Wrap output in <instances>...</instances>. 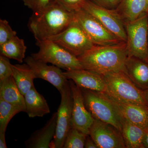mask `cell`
Masks as SVG:
<instances>
[{"instance_id":"1","label":"cell","mask_w":148,"mask_h":148,"mask_svg":"<svg viewBox=\"0 0 148 148\" xmlns=\"http://www.w3.org/2000/svg\"><path fill=\"white\" fill-rule=\"evenodd\" d=\"M74 20V12L51 1L42 10L33 12L28 26L36 42L40 41L58 34Z\"/></svg>"},{"instance_id":"2","label":"cell","mask_w":148,"mask_h":148,"mask_svg":"<svg viewBox=\"0 0 148 148\" xmlns=\"http://www.w3.org/2000/svg\"><path fill=\"white\" fill-rule=\"evenodd\" d=\"M128 56L126 43L95 45L77 58L84 69L101 75L125 71Z\"/></svg>"},{"instance_id":"3","label":"cell","mask_w":148,"mask_h":148,"mask_svg":"<svg viewBox=\"0 0 148 148\" xmlns=\"http://www.w3.org/2000/svg\"><path fill=\"white\" fill-rule=\"evenodd\" d=\"M80 88L86 107L95 119L112 125L121 132L124 119L106 94Z\"/></svg>"},{"instance_id":"4","label":"cell","mask_w":148,"mask_h":148,"mask_svg":"<svg viewBox=\"0 0 148 148\" xmlns=\"http://www.w3.org/2000/svg\"><path fill=\"white\" fill-rule=\"evenodd\" d=\"M103 75L108 87L106 92L123 102L148 107L144 90L137 87L124 72Z\"/></svg>"},{"instance_id":"5","label":"cell","mask_w":148,"mask_h":148,"mask_svg":"<svg viewBox=\"0 0 148 148\" xmlns=\"http://www.w3.org/2000/svg\"><path fill=\"white\" fill-rule=\"evenodd\" d=\"M39 47L37 53L31 56L36 60L51 63L66 71L84 69L77 56L67 51L53 41L49 39L36 42Z\"/></svg>"},{"instance_id":"6","label":"cell","mask_w":148,"mask_h":148,"mask_svg":"<svg viewBox=\"0 0 148 148\" xmlns=\"http://www.w3.org/2000/svg\"><path fill=\"white\" fill-rule=\"evenodd\" d=\"M124 25L128 56L137 57L147 62L148 13L134 21L125 22Z\"/></svg>"},{"instance_id":"7","label":"cell","mask_w":148,"mask_h":148,"mask_svg":"<svg viewBox=\"0 0 148 148\" xmlns=\"http://www.w3.org/2000/svg\"><path fill=\"white\" fill-rule=\"evenodd\" d=\"M74 14L75 20L95 45H110L123 42L84 9L75 11Z\"/></svg>"},{"instance_id":"8","label":"cell","mask_w":148,"mask_h":148,"mask_svg":"<svg viewBox=\"0 0 148 148\" xmlns=\"http://www.w3.org/2000/svg\"><path fill=\"white\" fill-rule=\"evenodd\" d=\"M49 39L77 57L95 45L75 20L64 31Z\"/></svg>"},{"instance_id":"9","label":"cell","mask_w":148,"mask_h":148,"mask_svg":"<svg viewBox=\"0 0 148 148\" xmlns=\"http://www.w3.org/2000/svg\"><path fill=\"white\" fill-rule=\"evenodd\" d=\"M59 92L61 101L57 110L56 131L51 143V148H63L66 136L71 126L73 98L69 81Z\"/></svg>"},{"instance_id":"10","label":"cell","mask_w":148,"mask_h":148,"mask_svg":"<svg viewBox=\"0 0 148 148\" xmlns=\"http://www.w3.org/2000/svg\"><path fill=\"white\" fill-rule=\"evenodd\" d=\"M94 16L108 30L121 41L126 42L127 35L124 23L115 10H110L86 0L82 8Z\"/></svg>"},{"instance_id":"11","label":"cell","mask_w":148,"mask_h":148,"mask_svg":"<svg viewBox=\"0 0 148 148\" xmlns=\"http://www.w3.org/2000/svg\"><path fill=\"white\" fill-rule=\"evenodd\" d=\"M89 135L98 148H126L121 131L113 125L95 119Z\"/></svg>"},{"instance_id":"12","label":"cell","mask_w":148,"mask_h":148,"mask_svg":"<svg viewBox=\"0 0 148 148\" xmlns=\"http://www.w3.org/2000/svg\"><path fill=\"white\" fill-rule=\"evenodd\" d=\"M69 81L73 98L71 126L89 135V130L95 119L86 107L80 88L71 80Z\"/></svg>"},{"instance_id":"13","label":"cell","mask_w":148,"mask_h":148,"mask_svg":"<svg viewBox=\"0 0 148 148\" xmlns=\"http://www.w3.org/2000/svg\"><path fill=\"white\" fill-rule=\"evenodd\" d=\"M34 73L36 78L41 79L53 85L60 92L68 81L60 68L36 60L32 56H27L24 60Z\"/></svg>"},{"instance_id":"14","label":"cell","mask_w":148,"mask_h":148,"mask_svg":"<svg viewBox=\"0 0 148 148\" xmlns=\"http://www.w3.org/2000/svg\"><path fill=\"white\" fill-rule=\"evenodd\" d=\"M64 74L81 88L103 92L108 90L106 79L101 74L85 69L66 71Z\"/></svg>"},{"instance_id":"15","label":"cell","mask_w":148,"mask_h":148,"mask_svg":"<svg viewBox=\"0 0 148 148\" xmlns=\"http://www.w3.org/2000/svg\"><path fill=\"white\" fill-rule=\"evenodd\" d=\"M116 106L123 118L143 128H148V107L120 101L104 92Z\"/></svg>"},{"instance_id":"16","label":"cell","mask_w":148,"mask_h":148,"mask_svg":"<svg viewBox=\"0 0 148 148\" xmlns=\"http://www.w3.org/2000/svg\"><path fill=\"white\" fill-rule=\"evenodd\" d=\"M57 113H53L40 129L32 133L30 138L25 142L27 148H49L56 131Z\"/></svg>"},{"instance_id":"17","label":"cell","mask_w":148,"mask_h":148,"mask_svg":"<svg viewBox=\"0 0 148 148\" xmlns=\"http://www.w3.org/2000/svg\"><path fill=\"white\" fill-rule=\"evenodd\" d=\"M124 73L137 86L143 90L148 88V63L134 56H127Z\"/></svg>"},{"instance_id":"18","label":"cell","mask_w":148,"mask_h":148,"mask_svg":"<svg viewBox=\"0 0 148 148\" xmlns=\"http://www.w3.org/2000/svg\"><path fill=\"white\" fill-rule=\"evenodd\" d=\"M25 112L30 118L42 117L49 114L50 110L45 98L32 88L24 95Z\"/></svg>"},{"instance_id":"19","label":"cell","mask_w":148,"mask_h":148,"mask_svg":"<svg viewBox=\"0 0 148 148\" xmlns=\"http://www.w3.org/2000/svg\"><path fill=\"white\" fill-rule=\"evenodd\" d=\"M115 10L124 23L130 22L148 13V5L146 0H121Z\"/></svg>"},{"instance_id":"20","label":"cell","mask_w":148,"mask_h":148,"mask_svg":"<svg viewBox=\"0 0 148 148\" xmlns=\"http://www.w3.org/2000/svg\"><path fill=\"white\" fill-rule=\"evenodd\" d=\"M147 129L124 119L121 132L126 148H144L143 143Z\"/></svg>"},{"instance_id":"21","label":"cell","mask_w":148,"mask_h":148,"mask_svg":"<svg viewBox=\"0 0 148 148\" xmlns=\"http://www.w3.org/2000/svg\"><path fill=\"white\" fill-rule=\"evenodd\" d=\"M0 98L25 112L24 96L18 89L13 77L0 83Z\"/></svg>"},{"instance_id":"22","label":"cell","mask_w":148,"mask_h":148,"mask_svg":"<svg viewBox=\"0 0 148 148\" xmlns=\"http://www.w3.org/2000/svg\"><path fill=\"white\" fill-rule=\"evenodd\" d=\"M12 77L18 89L23 95L34 86L35 76L34 72L27 64L12 65Z\"/></svg>"},{"instance_id":"23","label":"cell","mask_w":148,"mask_h":148,"mask_svg":"<svg viewBox=\"0 0 148 148\" xmlns=\"http://www.w3.org/2000/svg\"><path fill=\"white\" fill-rule=\"evenodd\" d=\"M27 49L24 40L16 36L0 46V53L1 55L14 59L21 64L25 59Z\"/></svg>"},{"instance_id":"24","label":"cell","mask_w":148,"mask_h":148,"mask_svg":"<svg viewBox=\"0 0 148 148\" xmlns=\"http://www.w3.org/2000/svg\"><path fill=\"white\" fill-rule=\"evenodd\" d=\"M21 109L0 98V132L5 133L9 123Z\"/></svg>"},{"instance_id":"25","label":"cell","mask_w":148,"mask_h":148,"mask_svg":"<svg viewBox=\"0 0 148 148\" xmlns=\"http://www.w3.org/2000/svg\"><path fill=\"white\" fill-rule=\"evenodd\" d=\"M71 126L66 136L63 148H83L87 135Z\"/></svg>"},{"instance_id":"26","label":"cell","mask_w":148,"mask_h":148,"mask_svg":"<svg viewBox=\"0 0 148 148\" xmlns=\"http://www.w3.org/2000/svg\"><path fill=\"white\" fill-rule=\"evenodd\" d=\"M16 36V32L5 19H0V46Z\"/></svg>"},{"instance_id":"27","label":"cell","mask_w":148,"mask_h":148,"mask_svg":"<svg viewBox=\"0 0 148 148\" xmlns=\"http://www.w3.org/2000/svg\"><path fill=\"white\" fill-rule=\"evenodd\" d=\"M13 69L9 58L0 55V83L12 76Z\"/></svg>"},{"instance_id":"28","label":"cell","mask_w":148,"mask_h":148,"mask_svg":"<svg viewBox=\"0 0 148 148\" xmlns=\"http://www.w3.org/2000/svg\"><path fill=\"white\" fill-rule=\"evenodd\" d=\"M24 5L32 10L33 12L42 10L51 1V0H22Z\"/></svg>"},{"instance_id":"29","label":"cell","mask_w":148,"mask_h":148,"mask_svg":"<svg viewBox=\"0 0 148 148\" xmlns=\"http://www.w3.org/2000/svg\"><path fill=\"white\" fill-rule=\"evenodd\" d=\"M86 0H51L56 2L64 8L70 11L74 12L82 8Z\"/></svg>"},{"instance_id":"30","label":"cell","mask_w":148,"mask_h":148,"mask_svg":"<svg viewBox=\"0 0 148 148\" xmlns=\"http://www.w3.org/2000/svg\"><path fill=\"white\" fill-rule=\"evenodd\" d=\"M95 4L108 9L115 10L119 5L121 0H90Z\"/></svg>"},{"instance_id":"31","label":"cell","mask_w":148,"mask_h":148,"mask_svg":"<svg viewBox=\"0 0 148 148\" xmlns=\"http://www.w3.org/2000/svg\"><path fill=\"white\" fill-rule=\"evenodd\" d=\"M84 148H98L96 145L90 135H88L86 137L85 143Z\"/></svg>"},{"instance_id":"32","label":"cell","mask_w":148,"mask_h":148,"mask_svg":"<svg viewBox=\"0 0 148 148\" xmlns=\"http://www.w3.org/2000/svg\"><path fill=\"white\" fill-rule=\"evenodd\" d=\"M5 133L0 132V148H6V145Z\"/></svg>"},{"instance_id":"33","label":"cell","mask_w":148,"mask_h":148,"mask_svg":"<svg viewBox=\"0 0 148 148\" xmlns=\"http://www.w3.org/2000/svg\"><path fill=\"white\" fill-rule=\"evenodd\" d=\"M144 148H148V128L144 141Z\"/></svg>"},{"instance_id":"34","label":"cell","mask_w":148,"mask_h":148,"mask_svg":"<svg viewBox=\"0 0 148 148\" xmlns=\"http://www.w3.org/2000/svg\"><path fill=\"white\" fill-rule=\"evenodd\" d=\"M144 91L146 101H147V103L148 104V88L146 89V90H144Z\"/></svg>"},{"instance_id":"35","label":"cell","mask_w":148,"mask_h":148,"mask_svg":"<svg viewBox=\"0 0 148 148\" xmlns=\"http://www.w3.org/2000/svg\"><path fill=\"white\" fill-rule=\"evenodd\" d=\"M146 1H147V3L148 5V0H146Z\"/></svg>"},{"instance_id":"36","label":"cell","mask_w":148,"mask_h":148,"mask_svg":"<svg viewBox=\"0 0 148 148\" xmlns=\"http://www.w3.org/2000/svg\"><path fill=\"white\" fill-rule=\"evenodd\" d=\"M147 63H148V61H147Z\"/></svg>"}]
</instances>
